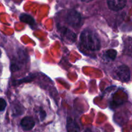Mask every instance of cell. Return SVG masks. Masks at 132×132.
I'll use <instances>...</instances> for the list:
<instances>
[{"label":"cell","mask_w":132,"mask_h":132,"mask_svg":"<svg viewBox=\"0 0 132 132\" xmlns=\"http://www.w3.org/2000/svg\"><path fill=\"white\" fill-rule=\"evenodd\" d=\"M80 42L84 47L89 51H98L101 48V42L93 30L85 29L80 35Z\"/></svg>","instance_id":"6da1fadb"},{"label":"cell","mask_w":132,"mask_h":132,"mask_svg":"<svg viewBox=\"0 0 132 132\" xmlns=\"http://www.w3.org/2000/svg\"><path fill=\"white\" fill-rule=\"evenodd\" d=\"M113 74L117 79L122 82H127L130 80V69L126 65L120 64L116 66L113 70Z\"/></svg>","instance_id":"7a4b0ae2"},{"label":"cell","mask_w":132,"mask_h":132,"mask_svg":"<svg viewBox=\"0 0 132 132\" xmlns=\"http://www.w3.org/2000/svg\"><path fill=\"white\" fill-rule=\"evenodd\" d=\"M66 21L71 26L77 27L80 25L82 22V16L77 11L75 10H70L67 13Z\"/></svg>","instance_id":"3957f363"},{"label":"cell","mask_w":132,"mask_h":132,"mask_svg":"<svg viewBox=\"0 0 132 132\" xmlns=\"http://www.w3.org/2000/svg\"><path fill=\"white\" fill-rule=\"evenodd\" d=\"M109 9L113 12H119L126 7L128 0H106Z\"/></svg>","instance_id":"277c9868"},{"label":"cell","mask_w":132,"mask_h":132,"mask_svg":"<svg viewBox=\"0 0 132 132\" xmlns=\"http://www.w3.org/2000/svg\"><path fill=\"white\" fill-rule=\"evenodd\" d=\"M60 30L61 35L65 41L69 44L74 42L76 39V35L73 31L65 27H62Z\"/></svg>","instance_id":"5b68a950"},{"label":"cell","mask_w":132,"mask_h":132,"mask_svg":"<svg viewBox=\"0 0 132 132\" xmlns=\"http://www.w3.org/2000/svg\"><path fill=\"white\" fill-rule=\"evenodd\" d=\"M21 126L24 130H31L35 126V122L31 117H25L21 120Z\"/></svg>","instance_id":"8992f818"},{"label":"cell","mask_w":132,"mask_h":132,"mask_svg":"<svg viewBox=\"0 0 132 132\" xmlns=\"http://www.w3.org/2000/svg\"><path fill=\"white\" fill-rule=\"evenodd\" d=\"M123 52L126 55L132 57V37H127L124 40Z\"/></svg>","instance_id":"52a82bcc"},{"label":"cell","mask_w":132,"mask_h":132,"mask_svg":"<svg viewBox=\"0 0 132 132\" xmlns=\"http://www.w3.org/2000/svg\"><path fill=\"white\" fill-rule=\"evenodd\" d=\"M66 129L68 132H80V127L75 120L71 118H68L67 120Z\"/></svg>","instance_id":"ba28073f"},{"label":"cell","mask_w":132,"mask_h":132,"mask_svg":"<svg viewBox=\"0 0 132 132\" xmlns=\"http://www.w3.org/2000/svg\"><path fill=\"white\" fill-rule=\"evenodd\" d=\"M104 56L107 59L110 60H114L116 58L117 51L114 49H109L106 51V53H104Z\"/></svg>","instance_id":"9c48e42d"},{"label":"cell","mask_w":132,"mask_h":132,"mask_svg":"<svg viewBox=\"0 0 132 132\" xmlns=\"http://www.w3.org/2000/svg\"><path fill=\"white\" fill-rule=\"evenodd\" d=\"M20 20L23 22H25L29 25H32L35 23V20L30 16L28 14H22L20 16Z\"/></svg>","instance_id":"30bf717a"},{"label":"cell","mask_w":132,"mask_h":132,"mask_svg":"<svg viewBox=\"0 0 132 132\" xmlns=\"http://www.w3.org/2000/svg\"><path fill=\"white\" fill-rule=\"evenodd\" d=\"M7 106L6 101L3 98H0V111H3Z\"/></svg>","instance_id":"8fae6325"},{"label":"cell","mask_w":132,"mask_h":132,"mask_svg":"<svg viewBox=\"0 0 132 132\" xmlns=\"http://www.w3.org/2000/svg\"><path fill=\"white\" fill-rule=\"evenodd\" d=\"M46 117V113L44 111V110H40V120L42 121L44 120V119H45V117Z\"/></svg>","instance_id":"7c38bea8"},{"label":"cell","mask_w":132,"mask_h":132,"mask_svg":"<svg viewBox=\"0 0 132 132\" xmlns=\"http://www.w3.org/2000/svg\"><path fill=\"white\" fill-rule=\"evenodd\" d=\"M78 2H81V3H89L91 2H93L94 0H77Z\"/></svg>","instance_id":"4fadbf2b"},{"label":"cell","mask_w":132,"mask_h":132,"mask_svg":"<svg viewBox=\"0 0 132 132\" xmlns=\"http://www.w3.org/2000/svg\"><path fill=\"white\" fill-rule=\"evenodd\" d=\"M1 54H2V52H1V51H0V56H1Z\"/></svg>","instance_id":"5bb4252c"}]
</instances>
